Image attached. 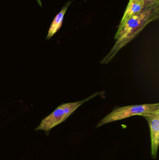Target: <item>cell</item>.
Listing matches in <instances>:
<instances>
[{
  "label": "cell",
  "instance_id": "obj_1",
  "mask_svg": "<svg viewBox=\"0 0 159 160\" xmlns=\"http://www.w3.org/2000/svg\"><path fill=\"white\" fill-rule=\"evenodd\" d=\"M158 5L144 8L140 13L130 18L123 24L119 25L115 36V44L108 54L101 61V64H107L127 44L133 40L139 33L153 19L158 12Z\"/></svg>",
  "mask_w": 159,
  "mask_h": 160
},
{
  "label": "cell",
  "instance_id": "obj_2",
  "mask_svg": "<svg viewBox=\"0 0 159 160\" xmlns=\"http://www.w3.org/2000/svg\"><path fill=\"white\" fill-rule=\"evenodd\" d=\"M99 94V92H97L83 100L63 103L49 115L44 118L35 130H41L46 132L49 131L51 129L64 122L83 103L95 98Z\"/></svg>",
  "mask_w": 159,
  "mask_h": 160
},
{
  "label": "cell",
  "instance_id": "obj_3",
  "mask_svg": "<svg viewBox=\"0 0 159 160\" xmlns=\"http://www.w3.org/2000/svg\"><path fill=\"white\" fill-rule=\"evenodd\" d=\"M159 108V103L129 105L119 107L113 110L111 113L102 119L97 125V128L133 116H141L145 113L153 112Z\"/></svg>",
  "mask_w": 159,
  "mask_h": 160
},
{
  "label": "cell",
  "instance_id": "obj_4",
  "mask_svg": "<svg viewBox=\"0 0 159 160\" xmlns=\"http://www.w3.org/2000/svg\"><path fill=\"white\" fill-rule=\"evenodd\" d=\"M148 122L150 128L151 153L152 158L156 159L159 144V108L141 115Z\"/></svg>",
  "mask_w": 159,
  "mask_h": 160
},
{
  "label": "cell",
  "instance_id": "obj_5",
  "mask_svg": "<svg viewBox=\"0 0 159 160\" xmlns=\"http://www.w3.org/2000/svg\"><path fill=\"white\" fill-rule=\"evenodd\" d=\"M143 8V0H130L119 25L123 24L130 18L140 13Z\"/></svg>",
  "mask_w": 159,
  "mask_h": 160
},
{
  "label": "cell",
  "instance_id": "obj_6",
  "mask_svg": "<svg viewBox=\"0 0 159 160\" xmlns=\"http://www.w3.org/2000/svg\"><path fill=\"white\" fill-rule=\"evenodd\" d=\"M68 6V5L64 7L53 20V22L49 27V30L46 39H49L51 38L61 27L63 17H64V14L67 10Z\"/></svg>",
  "mask_w": 159,
  "mask_h": 160
},
{
  "label": "cell",
  "instance_id": "obj_7",
  "mask_svg": "<svg viewBox=\"0 0 159 160\" xmlns=\"http://www.w3.org/2000/svg\"><path fill=\"white\" fill-rule=\"evenodd\" d=\"M144 8H148L158 5V0H143Z\"/></svg>",
  "mask_w": 159,
  "mask_h": 160
},
{
  "label": "cell",
  "instance_id": "obj_8",
  "mask_svg": "<svg viewBox=\"0 0 159 160\" xmlns=\"http://www.w3.org/2000/svg\"><path fill=\"white\" fill-rule=\"evenodd\" d=\"M37 2H38V3L39 4L40 6H42V4H41V2H40V0H37Z\"/></svg>",
  "mask_w": 159,
  "mask_h": 160
}]
</instances>
